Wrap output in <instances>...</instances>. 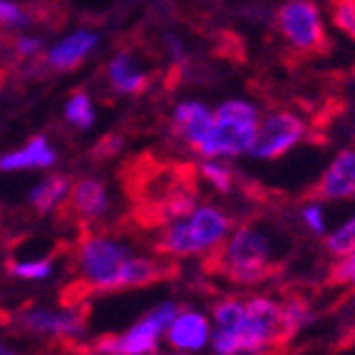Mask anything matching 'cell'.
Instances as JSON below:
<instances>
[{
    "instance_id": "24",
    "label": "cell",
    "mask_w": 355,
    "mask_h": 355,
    "mask_svg": "<svg viewBox=\"0 0 355 355\" xmlns=\"http://www.w3.org/2000/svg\"><path fill=\"white\" fill-rule=\"evenodd\" d=\"M119 147H122V137L119 135H105L100 139V142L92 147V152H89V157L95 162H100V159H110V157H114V154L119 152Z\"/></svg>"
},
{
    "instance_id": "15",
    "label": "cell",
    "mask_w": 355,
    "mask_h": 355,
    "mask_svg": "<svg viewBox=\"0 0 355 355\" xmlns=\"http://www.w3.org/2000/svg\"><path fill=\"white\" fill-rule=\"evenodd\" d=\"M95 45H97L95 33H87V30L72 33L70 37H65L60 45H55L45 55V65L53 72H75L87 60V55L95 50Z\"/></svg>"
},
{
    "instance_id": "18",
    "label": "cell",
    "mask_w": 355,
    "mask_h": 355,
    "mask_svg": "<svg viewBox=\"0 0 355 355\" xmlns=\"http://www.w3.org/2000/svg\"><path fill=\"white\" fill-rule=\"evenodd\" d=\"M65 119L77 130H89L95 125V107L85 89H75L65 105Z\"/></svg>"
},
{
    "instance_id": "11",
    "label": "cell",
    "mask_w": 355,
    "mask_h": 355,
    "mask_svg": "<svg viewBox=\"0 0 355 355\" xmlns=\"http://www.w3.org/2000/svg\"><path fill=\"white\" fill-rule=\"evenodd\" d=\"M211 122L214 114L209 112L202 102H182L174 110L172 137L202 157V149L209 139V132H211Z\"/></svg>"
},
{
    "instance_id": "13",
    "label": "cell",
    "mask_w": 355,
    "mask_h": 355,
    "mask_svg": "<svg viewBox=\"0 0 355 355\" xmlns=\"http://www.w3.org/2000/svg\"><path fill=\"white\" fill-rule=\"evenodd\" d=\"M105 75H107L110 87H112L117 95H132V97L144 95L154 80L152 72L142 70V67L137 65L135 55L127 53V50H119V53L107 62Z\"/></svg>"
},
{
    "instance_id": "1",
    "label": "cell",
    "mask_w": 355,
    "mask_h": 355,
    "mask_svg": "<svg viewBox=\"0 0 355 355\" xmlns=\"http://www.w3.org/2000/svg\"><path fill=\"white\" fill-rule=\"evenodd\" d=\"M293 333L284 320V308L273 298L254 296L243 301L239 318L229 326H219L211 336L216 355H259L273 345H284Z\"/></svg>"
},
{
    "instance_id": "25",
    "label": "cell",
    "mask_w": 355,
    "mask_h": 355,
    "mask_svg": "<svg viewBox=\"0 0 355 355\" xmlns=\"http://www.w3.org/2000/svg\"><path fill=\"white\" fill-rule=\"evenodd\" d=\"M303 221L311 226V231L323 234V211H320L318 204H311V207L303 209Z\"/></svg>"
},
{
    "instance_id": "26",
    "label": "cell",
    "mask_w": 355,
    "mask_h": 355,
    "mask_svg": "<svg viewBox=\"0 0 355 355\" xmlns=\"http://www.w3.org/2000/svg\"><path fill=\"white\" fill-rule=\"evenodd\" d=\"M0 50H3V33H0ZM8 72H10V67H8V62H3V58H0V87L6 85Z\"/></svg>"
},
{
    "instance_id": "21",
    "label": "cell",
    "mask_w": 355,
    "mask_h": 355,
    "mask_svg": "<svg viewBox=\"0 0 355 355\" xmlns=\"http://www.w3.org/2000/svg\"><path fill=\"white\" fill-rule=\"evenodd\" d=\"M199 177L207 179L214 189L221 191V194H231L234 191V182H236V174L231 172V169H226L221 164H211V162H204L199 166Z\"/></svg>"
},
{
    "instance_id": "7",
    "label": "cell",
    "mask_w": 355,
    "mask_h": 355,
    "mask_svg": "<svg viewBox=\"0 0 355 355\" xmlns=\"http://www.w3.org/2000/svg\"><path fill=\"white\" fill-rule=\"evenodd\" d=\"M303 137H306L303 117L288 110H276L266 114V119L259 125L249 154L256 159H276V157H284L291 147H296Z\"/></svg>"
},
{
    "instance_id": "27",
    "label": "cell",
    "mask_w": 355,
    "mask_h": 355,
    "mask_svg": "<svg viewBox=\"0 0 355 355\" xmlns=\"http://www.w3.org/2000/svg\"><path fill=\"white\" fill-rule=\"evenodd\" d=\"M0 355H18L12 348H8V345H3L0 343Z\"/></svg>"
},
{
    "instance_id": "3",
    "label": "cell",
    "mask_w": 355,
    "mask_h": 355,
    "mask_svg": "<svg viewBox=\"0 0 355 355\" xmlns=\"http://www.w3.org/2000/svg\"><path fill=\"white\" fill-rule=\"evenodd\" d=\"M231 226V216L219 207H199L174 224L164 226L154 241L157 256L164 259H189V256L211 254L221 241H226Z\"/></svg>"
},
{
    "instance_id": "16",
    "label": "cell",
    "mask_w": 355,
    "mask_h": 355,
    "mask_svg": "<svg viewBox=\"0 0 355 355\" xmlns=\"http://www.w3.org/2000/svg\"><path fill=\"white\" fill-rule=\"evenodd\" d=\"M58 162V152L50 147L48 137H30L28 144L18 152H10L0 159V172H18V169H45Z\"/></svg>"
},
{
    "instance_id": "20",
    "label": "cell",
    "mask_w": 355,
    "mask_h": 355,
    "mask_svg": "<svg viewBox=\"0 0 355 355\" xmlns=\"http://www.w3.org/2000/svg\"><path fill=\"white\" fill-rule=\"evenodd\" d=\"M331 23L355 42V0H328Z\"/></svg>"
},
{
    "instance_id": "14",
    "label": "cell",
    "mask_w": 355,
    "mask_h": 355,
    "mask_svg": "<svg viewBox=\"0 0 355 355\" xmlns=\"http://www.w3.org/2000/svg\"><path fill=\"white\" fill-rule=\"evenodd\" d=\"M166 340L172 348L182 350V353L202 350L211 340V328H209L207 315L199 311H189V308H179L177 318L166 328Z\"/></svg>"
},
{
    "instance_id": "12",
    "label": "cell",
    "mask_w": 355,
    "mask_h": 355,
    "mask_svg": "<svg viewBox=\"0 0 355 355\" xmlns=\"http://www.w3.org/2000/svg\"><path fill=\"white\" fill-rule=\"evenodd\" d=\"M177 276V263L164 259H147V256H130L117 276L114 291L130 288H147V286L159 284Z\"/></svg>"
},
{
    "instance_id": "4",
    "label": "cell",
    "mask_w": 355,
    "mask_h": 355,
    "mask_svg": "<svg viewBox=\"0 0 355 355\" xmlns=\"http://www.w3.org/2000/svg\"><path fill=\"white\" fill-rule=\"evenodd\" d=\"M273 25L288 58L315 60L333 53V40L313 0H284L273 15Z\"/></svg>"
},
{
    "instance_id": "10",
    "label": "cell",
    "mask_w": 355,
    "mask_h": 355,
    "mask_svg": "<svg viewBox=\"0 0 355 355\" xmlns=\"http://www.w3.org/2000/svg\"><path fill=\"white\" fill-rule=\"evenodd\" d=\"M85 323H87V308L80 306L62 308V311H30L20 315V326L28 333L62 338V340L83 338Z\"/></svg>"
},
{
    "instance_id": "6",
    "label": "cell",
    "mask_w": 355,
    "mask_h": 355,
    "mask_svg": "<svg viewBox=\"0 0 355 355\" xmlns=\"http://www.w3.org/2000/svg\"><path fill=\"white\" fill-rule=\"evenodd\" d=\"M179 306L172 301L162 303L154 311H149L142 320L127 328L122 336H105L95 343V350L100 355H152L159 343V336L166 333L177 318Z\"/></svg>"
},
{
    "instance_id": "2",
    "label": "cell",
    "mask_w": 355,
    "mask_h": 355,
    "mask_svg": "<svg viewBox=\"0 0 355 355\" xmlns=\"http://www.w3.org/2000/svg\"><path fill=\"white\" fill-rule=\"evenodd\" d=\"M204 268L239 286H254L276 276L279 261H273L266 231H261L256 224H241L211 254L204 256Z\"/></svg>"
},
{
    "instance_id": "8",
    "label": "cell",
    "mask_w": 355,
    "mask_h": 355,
    "mask_svg": "<svg viewBox=\"0 0 355 355\" xmlns=\"http://www.w3.org/2000/svg\"><path fill=\"white\" fill-rule=\"evenodd\" d=\"M107 209H110L107 187L100 179L85 177L70 187L65 202L58 207V216L62 224H77L80 229H87L89 221L102 216Z\"/></svg>"
},
{
    "instance_id": "17",
    "label": "cell",
    "mask_w": 355,
    "mask_h": 355,
    "mask_svg": "<svg viewBox=\"0 0 355 355\" xmlns=\"http://www.w3.org/2000/svg\"><path fill=\"white\" fill-rule=\"evenodd\" d=\"M70 177L67 174H50L48 179H42L35 189L30 191L28 204L37 216H45L53 209H58L60 204L65 202L67 191H70Z\"/></svg>"
},
{
    "instance_id": "22",
    "label": "cell",
    "mask_w": 355,
    "mask_h": 355,
    "mask_svg": "<svg viewBox=\"0 0 355 355\" xmlns=\"http://www.w3.org/2000/svg\"><path fill=\"white\" fill-rule=\"evenodd\" d=\"M10 273L15 279L25 281H37V279H48L53 273V256L42 261H20V263H10Z\"/></svg>"
},
{
    "instance_id": "28",
    "label": "cell",
    "mask_w": 355,
    "mask_h": 355,
    "mask_svg": "<svg viewBox=\"0 0 355 355\" xmlns=\"http://www.w3.org/2000/svg\"><path fill=\"white\" fill-rule=\"evenodd\" d=\"M179 355H182V353H179Z\"/></svg>"
},
{
    "instance_id": "23",
    "label": "cell",
    "mask_w": 355,
    "mask_h": 355,
    "mask_svg": "<svg viewBox=\"0 0 355 355\" xmlns=\"http://www.w3.org/2000/svg\"><path fill=\"white\" fill-rule=\"evenodd\" d=\"M331 284H350L355 286V254L338 259V263L331 268Z\"/></svg>"
},
{
    "instance_id": "9",
    "label": "cell",
    "mask_w": 355,
    "mask_h": 355,
    "mask_svg": "<svg viewBox=\"0 0 355 355\" xmlns=\"http://www.w3.org/2000/svg\"><path fill=\"white\" fill-rule=\"evenodd\" d=\"M303 202H331V199H355V149H343L323 177L311 184L301 196Z\"/></svg>"
},
{
    "instance_id": "19",
    "label": "cell",
    "mask_w": 355,
    "mask_h": 355,
    "mask_svg": "<svg viewBox=\"0 0 355 355\" xmlns=\"http://www.w3.org/2000/svg\"><path fill=\"white\" fill-rule=\"evenodd\" d=\"M326 251L336 259H345V256L355 254V216L345 221L343 226H338L331 236H326Z\"/></svg>"
},
{
    "instance_id": "5",
    "label": "cell",
    "mask_w": 355,
    "mask_h": 355,
    "mask_svg": "<svg viewBox=\"0 0 355 355\" xmlns=\"http://www.w3.org/2000/svg\"><path fill=\"white\" fill-rule=\"evenodd\" d=\"M259 132L256 107L241 100H229L214 112L211 132L202 149V157H236L249 152Z\"/></svg>"
}]
</instances>
